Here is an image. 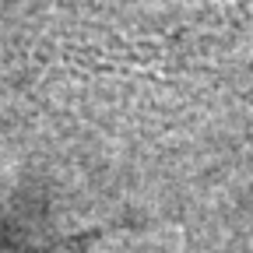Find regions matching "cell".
I'll use <instances>...</instances> for the list:
<instances>
[{
	"instance_id": "obj_1",
	"label": "cell",
	"mask_w": 253,
	"mask_h": 253,
	"mask_svg": "<svg viewBox=\"0 0 253 253\" xmlns=\"http://www.w3.org/2000/svg\"><path fill=\"white\" fill-rule=\"evenodd\" d=\"M78 243H81V239H74V243H67V246H53V250H39V253H74V250H78Z\"/></svg>"
}]
</instances>
